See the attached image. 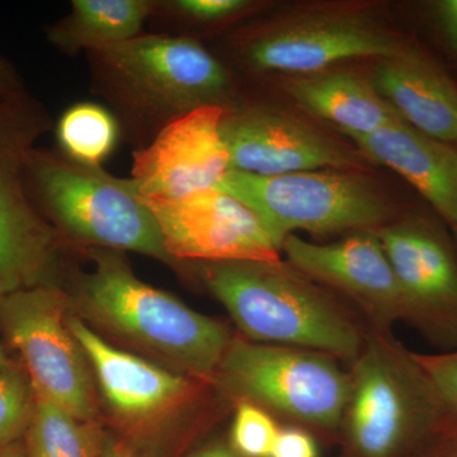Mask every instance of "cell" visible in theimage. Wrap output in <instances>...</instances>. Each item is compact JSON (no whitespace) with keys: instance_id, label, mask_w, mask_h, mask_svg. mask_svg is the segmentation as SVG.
<instances>
[{"instance_id":"13","label":"cell","mask_w":457,"mask_h":457,"mask_svg":"<svg viewBox=\"0 0 457 457\" xmlns=\"http://www.w3.org/2000/svg\"><path fill=\"white\" fill-rule=\"evenodd\" d=\"M394 270L407 320L445 345H457V252L431 225L404 222L378 234Z\"/></svg>"},{"instance_id":"30","label":"cell","mask_w":457,"mask_h":457,"mask_svg":"<svg viewBox=\"0 0 457 457\" xmlns=\"http://www.w3.org/2000/svg\"><path fill=\"white\" fill-rule=\"evenodd\" d=\"M99 457H143L139 453H134L128 446L121 444V442L113 440L110 436L104 437V449H102L101 456Z\"/></svg>"},{"instance_id":"33","label":"cell","mask_w":457,"mask_h":457,"mask_svg":"<svg viewBox=\"0 0 457 457\" xmlns=\"http://www.w3.org/2000/svg\"><path fill=\"white\" fill-rule=\"evenodd\" d=\"M14 363H16V361L12 360L11 357L8 356L7 351L4 350V347L0 345V372L12 368Z\"/></svg>"},{"instance_id":"19","label":"cell","mask_w":457,"mask_h":457,"mask_svg":"<svg viewBox=\"0 0 457 457\" xmlns=\"http://www.w3.org/2000/svg\"><path fill=\"white\" fill-rule=\"evenodd\" d=\"M286 89L308 112L333 123L345 135L371 134L402 119L374 86L345 71L296 78Z\"/></svg>"},{"instance_id":"14","label":"cell","mask_w":457,"mask_h":457,"mask_svg":"<svg viewBox=\"0 0 457 457\" xmlns=\"http://www.w3.org/2000/svg\"><path fill=\"white\" fill-rule=\"evenodd\" d=\"M281 251L294 269L341 291L378 326L407 320L398 279L376 234L362 231L330 245L308 242L294 234L286 237Z\"/></svg>"},{"instance_id":"8","label":"cell","mask_w":457,"mask_h":457,"mask_svg":"<svg viewBox=\"0 0 457 457\" xmlns=\"http://www.w3.org/2000/svg\"><path fill=\"white\" fill-rule=\"evenodd\" d=\"M71 300L56 285L0 297V330L18 352L33 389L69 413L97 420L92 370L68 326Z\"/></svg>"},{"instance_id":"22","label":"cell","mask_w":457,"mask_h":457,"mask_svg":"<svg viewBox=\"0 0 457 457\" xmlns=\"http://www.w3.org/2000/svg\"><path fill=\"white\" fill-rule=\"evenodd\" d=\"M117 126L110 113L93 104L66 111L57 125V139L77 163L99 167L116 143Z\"/></svg>"},{"instance_id":"28","label":"cell","mask_w":457,"mask_h":457,"mask_svg":"<svg viewBox=\"0 0 457 457\" xmlns=\"http://www.w3.org/2000/svg\"><path fill=\"white\" fill-rule=\"evenodd\" d=\"M433 16L442 41L457 56V0H440L433 5Z\"/></svg>"},{"instance_id":"31","label":"cell","mask_w":457,"mask_h":457,"mask_svg":"<svg viewBox=\"0 0 457 457\" xmlns=\"http://www.w3.org/2000/svg\"><path fill=\"white\" fill-rule=\"evenodd\" d=\"M0 457H27L23 441L12 442V444L0 445Z\"/></svg>"},{"instance_id":"25","label":"cell","mask_w":457,"mask_h":457,"mask_svg":"<svg viewBox=\"0 0 457 457\" xmlns=\"http://www.w3.org/2000/svg\"><path fill=\"white\" fill-rule=\"evenodd\" d=\"M447 413L457 420V350L436 354L413 353Z\"/></svg>"},{"instance_id":"27","label":"cell","mask_w":457,"mask_h":457,"mask_svg":"<svg viewBox=\"0 0 457 457\" xmlns=\"http://www.w3.org/2000/svg\"><path fill=\"white\" fill-rule=\"evenodd\" d=\"M270 457H318L317 442L303 429L279 428Z\"/></svg>"},{"instance_id":"23","label":"cell","mask_w":457,"mask_h":457,"mask_svg":"<svg viewBox=\"0 0 457 457\" xmlns=\"http://www.w3.org/2000/svg\"><path fill=\"white\" fill-rule=\"evenodd\" d=\"M33 408L35 389L22 363L0 372V445L22 440Z\"/></svg>"},{"instance_id":"9","label":"cell","mask_w":457,"mask_h":457,"mask_svg":"<svg viewBox=\"0 0 457 457\" xmlns=\"http://www.w3.org/2000/svg\"><path fill=\"white\" fill-rule=\"evenodd\" d=\"M95 53L137 101L171 119L220 104L228 89L220 62L191 38L137 36Z\"/></svg>"},{"instance_id":"6","label":"cell","mask_w":457,"mask_h":457,"mask_svg":"<svg viewBox=\"0 0 457 457\" xmlns=\"http://www.w3.org/2000/svg\"><path fill=\"white\" fill-rule=\"evenodd\" d=\"M450 418L413 353L374 339L350 374L343 420L363 457H392L411 438Z\"/></svg>"},{"instance_id":"18","label":"cell","mask_w":457,"mask_h":457,"mask_svg":"<svg viewBox=\"0 0 457 457\" xmlns=\"http://www.w3.org/2000/svg\"><path fill=\"white\" fill-rule=\"evenodd\" d=\"M363 154L407 179L444 220L457 227V150L403 119L371 134L345 135Z\"/></svg>"},{"instance_id":"21","label":"cell","mask_w":457,"mask_h":457,"mask_svg":"<svg viewBox=\"0 0 457 457\" xmlns=\"http://www.w3.org/2000/svg\"><path fill=\"white\" fill-rule=\"evenodd\" d=\"M104 437L97 420H84L35 392L23 436L27 457H99Z\"/></svg>"},{"instance_id":"11","label":"cell","mask_w":457,"mask_h":457,"mask_svg":"<svg viewBox=\"0 0 457 457\" xmlns=\"http://www.w3.org/2000/svg\"><path fill=\"white\" fill-rule=\"evenodd\" d=\"M228 110L207 104L171 119L152 145L135 153L132 183L140 197L179 200L216 188L230 168L222 135Z\"/></svg>"},{"instance_id":"4","label":"cell","mask_w":457,"mask_h":457,"mask_svg":"<svg viewBox=\"0 0 457 457\" xmlns=\"http://www.w3.org/2000/svg\"><path fill=\"white\" fill-rule=\"evenodd\" d=\"M218 189L245 204L281 251L294 231L368 230L386 220V201L365 179L338 170L263 177L228 170Z\"/></svg>"},{"instance_id":"35","label":"cell","mask_w":457,"mask_h":457,"mask_svg":"<svg viewBox=\"0 0 457 457\" xmlns=\"http://www.w3.org/2000/svg\"><path fill=\"white\" fill-rule=\"evenodd\" d=\"M456 146H457V141H456ZM457 150V149H456Z\"/></svg>"},{"instance_id":"34","label":"cell","mask_w":457,"mask_h":457,"mask_svg":"<svg viewBox=\"0 0 457 457\" xmlns=\"http://www.w3.org/2000/svg\"><path fill=\"white\" fill-rule=\"evenodd\" d=\"M453 236H455V245H456V252H457V227L453 228Z\"/></svg>"},{"instance_id":"15","label":"cell","mask_w":457,"mask_h":457,"mask_svg":"<svg viewBox=\"0 0 457 457\" xmlns=\"http://www.w3.org/2000/svg\"><path fill=\"white\" fill-rule=\"evenodd\" d=\"M68 326L88 360L102 398L123 425H154L191 396L186 376L114 347L83 319L69 315Z\"/></svg>"},{"instance_id":"16","label":"cell","mask_w":457,"mask_h":457,"mask_svg":"<svg viewBox=\"0 0 457 457\" xmlns=\"http://www.w3.org/2000/svg\"><path fill=\"white\" fill-rule=\"evenodd\" d=\"M222 135L230 155V170L275 177L356 165L354 156L335 141L300 120L273 111H228Z\"/></svg>"},{"instance_id":"3","label":"cell","mask_w":457,"mask_h":457,"mask_svg":"<svg viewBox=\"0 0 457 457\" xmlns=\"http://www.w3.org/2000/svg\"><path fill=\"white\" fill-rule=\"evenodd\" d=\"M27 185L57 227L79 242L173 263L158 222L131 179L33 149Z\"/></svg>"},{"instance_id":"5","label":"cell","mask_w":457,"mask_h":457,"mask_svg":"<svg viewBox=\"0 0 457 457\" xmlns=\"http://www.w3.org/2000/svg\"><path fill=\"white\" fill-rule=\"evenodd\" d=\"M47 120L25 93L0 98V297L55 285L59 233L33 204L27 163Z\"/></svg>"},{"instance_id":"10","label":"cell","mask_w":457,"mask_h":457,"mask_svg":"<svg viewBox=\"0 0 457 457\" xmlns=\"http://www.w3.org/2000/svg\"><path fill=\"white\" fill-rule=\"evenodd\" d=\"M173 260L278 263L279 251L245 204L218 188L179 200L140 197Z\"/></svg>"},{"instance_id":"7","label":"cell","mask_w":457,"mask_h":457,"mask_svg":"<svg viewBox=\"0 0 457 457\" xmlns=\"http://www.w3.org/2000/svg\"><path fill=\"white\" fill-rule=\"evenodd\" d=\"M216 376L242 402L321 428L342 422L350 395V375L335 357L303 348L236 339Z\"/></svg>"},{"instance_id":"17","label":"cell","mask_w":457,"mask_h":457,"mask_svg":"<svg viewBox=\"0 0 457 457\" xmlns=\"http://www.w3.org/2000/svg\"><path fill=\"white\" fill-rule=\"evenodd\" d=\"M375 89L418 131L445 145H456L457 87L449 75L416 47L381 60Z\"/></svg>"},{"instance_id":"2","label":"cell","mask_w":457,"mask_h":457,"mask_svg":"<svg viewBox=\"0 0 457 457\" xmlns=\"http://www.w3.org/2000/svg\"><path fill=\"white\" fill-rule=\"evenodd\" d=\"M203 278L252 342L345 360L362 350L356 324L282 262L204 263Z\"/></svg>"},{"instance_id":"12","label":"cell","mask_w":457,"mask_h":457,"mask_svg":"<svg viewBox=\"0 0 457 457\" xmlns=\"http://www.w3.org/2000/svg\"><path fill=\"white\" fill-rule=\"evenodd\" d=\"M408 42L357 14H324L294 21L246 42L245 56L263 71L311 74L342 60L390 59Z\"/></svg>"},{"instance_id":"1","label":"cell","mask_w":457,"mask_h":457,"mask_svg":"<svg viewBox=\"0 0 457 457\" xmlns=\"http://www.w3.org/2000/svg\"><path fill=\"white\" fill-rule=\"evenodd\" d=\"M95 263L78 296L84 317L188 375L216 376L231 342L220 321L141 281L117 254L96 253Z\"/></svg>"},{"instance_id":"29","label":"cell","mask_w":457,"mask_h":457,"mask_svg":"<svg viewBox=\"0 0 457 457\" xmlns=\"http://www.w3.org/2000/svg\"><path fill=\"white\" fill-rule=\"evenodd\" d=\"M20 93H23V90L16 73L12 66L0 57V98L11 97Z\"/></svg>"},{"instance_id":"26","label":"cell","mask_w":457,"mask_h":457,"mask_svg":"<svg viewBox=\"0 0 457 457\" xmlns=\"http://www.w3.org/2000/svg\"><path fill=\"white\" fill-rule=\"evenodd\" d=\"M249 4L245 0H179L171 3V7L189 20L216 22L240 13Z\"/></svg>"},{"instance_id":"32","label":"cell","mask_w":457,"mask_h":457,"mask_svg":"<svg viewBox=\"0 0 457 457\" xmlns=\"http://www.w3.org/2000/svg\"><path fill=\"white\" fill-rule=\"evenodd\" d=\"M191 457H237V453L228 447L224 446H212L207 447L200 453H195L194 456Z\"/></svg>"},{"instance_id":"24","label":"cell","mask_w":457,"mask_h":457,"mask_svg":"<svg viewBox=\"0 0 457 457\" xmlns=\"http://www.w3.org/2000/svg\"><path fill=\"white\" fill-rule=\"evenodd\" d=\"M278 431L266 409L240 402L231 427V445L243 457H270Z\"/></svg>"},{"instance_id":"20","label":"cell","mask_w":457,"mask_h":457,"mask_svg":"<svg viewBox=\"0 0 457 457\" xmlns=\"http://www.w3.org/2000/svg\"><path fill=\"white\" fill-rule=\"evenodd\" d=\"M152 3L144 0H74L73 11L47 31L60 49L98 50L137 37Z\"/></svg>"}]
</instances>
